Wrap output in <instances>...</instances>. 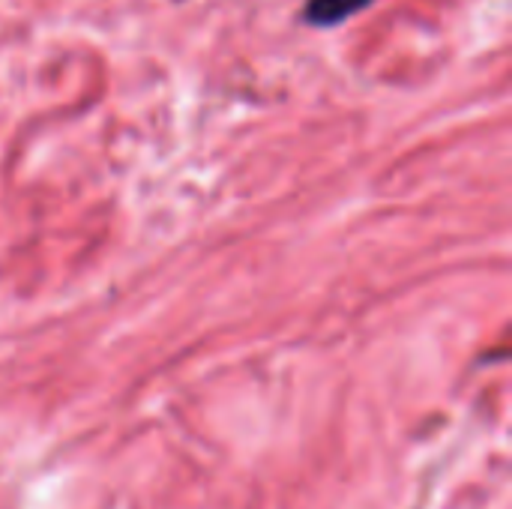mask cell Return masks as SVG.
<instances>
[{
	"label": "cell",
	"instance_id": "1",
	"mask_svg": "<svg viewBox=\"0 0 512 509\" xmlns=\"http://www.w3.org/2000/svg\"><path fill=\"white\" fill-rule=\"evenodd\" d=\"M375 0H306L303 21L309 27H339Z\"/></svg>",
	"mask_w": 512,
	"mask_h": 509
}]
</instances>
